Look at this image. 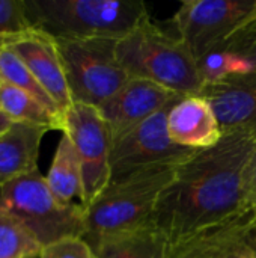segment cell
<instances>
[{"label":"cell","instance_id":"12","mask_svg":"<svg viewBox=\"0 0 256 258\" xmlns=\"http://www.w3.org/2000/svg\"><path fill=\"white\" fill-rule=\"evenodd\" d=\"M256 255V207L189 240L167 248V258H240Z\"/></svg>","mask_w":256,"mask_h":258},{"label":"cell","instance_id":"20","mask_svg":"<svg viewBox=\"0 0 256 258\" xmlns=\"http://www.w3.org/2000/svg\"><path fill=\"white\" fill-rule=\"evenodd\" d=\"M196 62L204 86L256 70L246 54L229 50H213L199 57Z\"/></svg>","mask_w":256,"mask_h":258},{"label":"cell","instance_id":"3","mask_svg":"<svg viewBox=\"0 0 256 258\" xmlns=\"http://www.w3.org/2000/svg\"><path fill=\"white\" fill-rule=\"evenodd\" d=\"M116 56L130 77L154 82L175 94L195 95L204 88L196 57L187 44L149 15L118 39Z\"/></svg>","mask_w":256,"mask_h":258},{"label":"cell","instance_id":"21","mask_svg":"<svg viewBox=\"0 0 256 258\" xmlns=\"http://www.w3.org/2000/svg\"><path fill=\"white\" fill-rule=\"evenodd\" d=\"M41 245L9 213L0 210V258H39Z\"/></svg>","mask_w":256,"mask_h":258},{"label":"cell","instance_id":"7","mask_svg":"<svg viewBox=\"0 0 256 258\" xmlns=\"http://www.w3.org/2000/svg\"><path fill=\"white\" fill-rule=\"evenodd\" d=\"M65 135L72 141L81 163L83 209H88L112 181L113 141L101 112L88 104L72 103L63 118Z\"/></svg>","mask_w":256,"mask_h":258},{"label":"cell","instance_id":"6","mask_svg":"<svg viewBox=\"0 0 256 258\" xmlns=\"http://www.w3.org/2000/svg\"><path fill=\"white\" fill-rule=\"evenodd\" d=\"M54 39L72 103L101 109L130 80L116 56L118 39Z\"/></svg>","mask_w":256,"mask_h":258},{"label":"cell","instance_id":"17","mask_svg":"<svg viewBox=\"0 0 256 258\" xmlns=\"http://www.w3.org/2000/svg\"><path fill=\"white\" fill-rule=\"evenodd\" d=\"M48 187L62 203H72L74 198L83 200L81 163L75 147L68 135L62 133L57 144L50 171L45 177Z\"/></svg>","mask_w":256,"mask_h":258},{"label":"cell","instance_id":"24","mask_svg":"<svg viewBox=\"0 0 256 258\" xmlns=\"http://www.w3.org/2000/svg\"><path fill=\"white\" fill-rule=\"evenodd\" d=\"M246 197L247 203L256 207V147L246 171Z\"/></svg>","mask_w":256,"mask_h":258},{"label":"cell","instance_id":"8","mask_svg":"<svg viewBox=\"0 0 256 258\" xmlns=\"http://www.w3.org/2000/svg\"><path fill=\"white\" fill-rule=\"evenodd\" d=\"M174 103L113 142L110 159L112 180L143 169L178 166L198 153L177 145L169 136L167 113Z\"/></svg>","mask_w":256,"mask_h":258},{"label":"cell","instance_id":"14","mask_svg":"<svg viewBox=\"0 0 256 258\" xmlns=\"http://www.w3.org/2000/svg\"><path fill=\"white\" fill-rule=\"evenodd\" d=\"M170 139L187 150L204 151L223 139L219 119L207 98L199 94L183 95L167 113Z\"/></svg>","mask_w":256,"mask_h":258},{"label":"cell","instance_id":"26","mask_svg":"<svg viewBox=\"0 0 256 258\" xmlns=\"http://www.w3.org/2000/svg\"><path fill=\"white\" fill-rule=\"evenodd\" d=\"M246 56H247V57L250 59V62L253 63V67L256 68V42L253 44V45H252V48H250V50L247 51V54H246Z\"/></svg>","mask_w":256,"mask_h":258},{"label":"cell","instance_id":"22","mask_svg":"<svg viewBox=\"0 0 256 258\" xmlns=\"http://www.w3.org/2000/svg\"><path fill=\"white\" fill-rule=\"evenodd\" d=\"M33 29L24 0H0V38Z\"/></svg>","mask_w":256,"mask_h":258},{"label":"cell","instance_id":"25","mask_svg":"<svg viewBox=\"0 0 256 258\" xmlns=\"http://www.w3.org/2000/svg\"><path fill=\"white\" fill-rule=\"evenodd\" d=\"M12 119H11V116H8L3 110H0V135H3L11 125H12Z\"/></svg>","mask_w":256,"mask_h":258},{"label":"cell","instance_id":"27","mask_svg":"<svg viewBox=\"0 0 256 258\" xmlns=\"http://www.w3.org/2000/svg\"><path fill=\"white\" fill-rule=\"evenodd\" d=\"M240 258H256V255H246V257H240Z\"/></svg>","mask_w":256,"mask_h":258},{"label":"cell","instance_id":"1","mask_svg":"<svg viewBox=\"0 0 256 258\" xmlns=\"http://www.w3.org/2000/svg\"><path fill=\"white\" fill-rule=\"evenodd\" d=\"M255 147L256 136L226 135L177 168L152 216V225L163 233L167 248L213 230L249 207L246 171Z\"/></svg>","mask_w":256,"mask_h":258},{"label":"cell","instance_id":"19","mask_svg":"<svg viewBox=\"0 0 256 258\" xmlns=\"http://www.w3.org/2000/svg\"><path fill=\"white\" fill-rule=\"evenodd\" d=\"M0 79L3 83L12 85L30 94L33 98L42 103L48 110L65 118L63 113L56 106V103L50 98V95L44 91V88L38 83L33 74L29 71V68L21 60V57L3 42V38H0Z\"/></svg>","mask_w":256,"mask_h":258},{"label":"cell","instance_id":"4","mask_svg":"<svg viewBox=\"0 0 256 258\" xmlns=\"http://www.w3.org/2000/svg\"><path fill=\"white\" fill-rule=\"evenodd\" d=\"M33 27L53 38L121 39L146 15L137 0H24Z\"/></svg>","mask_w":256,"mask_h":258},{"label":"cell","instance_id":"16","mask_svg":"<svg viewBox=\"0 0 256 258\" xmlns=\"http://www.w3.org/2000/svg\"><path fill=\"white\" fill-rule=\"evenodd\" d=\"M97 258H167V240L152 224L103 240L92 248Z\"/></svg>","mask_w":256,"mask_h":258},{"label":"cell","instance_id":"10","mask_svg":"<svg viewBox=\"0 0 256 258\" xmlns=\"http://www.w3.org/2000/svg\"><path fill=\"white\" fill-rule=\"evenodd\" d=\"M3 42L21 57L65 116L66 110L72 106V98L56 39L47 32L33 27L18 35L5 36Z\"/></svg>","mask_w":256,"mask_h":258},{"label":"cell","instance_id":"23","mask_svg":"<svg viewBox=\"0 0 256 258\" xmlns=\"http://www.w3.org/2000/svg\"><path fill=\"white\" fill-rule=\"evenodd\" d=\"M39 258H97L83 237H68L42 248Z\"/></svg>","mask_w":256,"mask_h":258},{"label":"cell","instance_id":"9","mask_svg":"<svg viewBox=\"0 0 256 258\" xmlns=\"http://www.w3.org/2000/svg\"><path fill=\"white\" fill-rule=\"evenodd\" d=\"M253 3L255 0H186L169 23L198 60L234 35Z\"/></svg>","mask_w":256,"mask_h":258},{"label":"cell","instance_id":"13","mask_svg":"<svg viewBox=\"0 0 256 258\" xmlns=\"http://www.w3.org/2000/svg\"><path fill=\"white\" fill-rule=\"evenodd\" d=\"M199 95L210 101L223 136H256V70L205 85Z\"/></svg>","mask_w":256,"mask_h":258},{"label":"cell","instance_id":"2","mask_svg":"<svg viewBox=\"0 0 256 258\" xmlns=\"http://www.w3.org/2000/svg\"><path fill=\"white\" fill-rule=\"evenodd\" d=\"M178 166H158L113 178L84 209L83 239L89 246L151 225L157 203L174 181Z\"/></svg>","mask_w":256,"mask_h":258},{"label":"cell","instance_id":"5","mask_svg":"<svg viewBox=\"0 0 256 258\" xmlns=\"http://www.w3.org/2000/svg\"><path fill=\"white\" fill-rule=\"evenodd\" d=\"M0 210L14 216L41 248L84 234L83 206L57 200L38 169L0 186Z\"/></svg>","mask_w":256,"mask_h":258},{"label":"cell","instance_id":"29","mask_svg":"<svg viewBox=\"0 0 256 258\" xmlns=\"http://www.w3.org/2000/svg\"><path fill=\"white\" fill-rule=\"evenodd\" d=\"M0 110H2V104H0Z\"/></svg>","mask_w":256,"mask_h":258},{"label":"cell","instance_id":"18","mask_svg":"<svg viewBox=\"0 0 256 258\" xmlns=\"http://www.w3.org/2000/svg\"><path fill=\"white\" fill-rule=\"evenodd\" d=\"M0 104L2 110L11 116L12 121L27 122L33 125H41L48 130L63 132V118L48 110L42 103L33 98L30 94L8 85H0Z\"/></svg>","mask_w":256,"mask_h":258},{"label":"cell","instance_id":"11","mask_svg":"<svg viewBox=\"0 0 256 258\" xmlns=\"http://www.w3.org/2000/svg\"><path fill=\"white\" fill-rule=\"evenodd\" d=\"M178 97L181 95L154 82L130 77V80L98 110L115 142L157 112L163 110Z\"/></svg>","mask_w":256,"mask_h":258},{"label":"cell","instance_id":"28","mask_svg":"<svg viewBox=\"0 0 256 258\" xmlns=\"http://www.w3.org/2000/svg\"><path fill=\"white\" fill-rule=\"evenodd\" d=\"M2 83H3V82H2V79H0V85H2Z\"/></svg>","mask_w":256,"mask_h":258},{"label":"cell","instance_id":"15","mask_svg":"<svg viewBox=\"0 0 256 258\" xmlns=\"http://www.w3.org/2000/svg\"><path fill=\"white\" fill-rule=\"evenodd\" d=\"M48 128L14 121L0 135V186L38 169L39 145Z\"/></svg>","mask_w":256,"mask_h":258}]
</instances>
